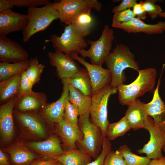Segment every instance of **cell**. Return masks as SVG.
Returning a JSON list of instances; mask_svg holds the SVG:
<instances>
[{
  "instance_id": "cell-1",
  "label": "cell",
  "mask_w": 165,
  "mask_h": 165,
  "mask_svg": "<svg viewBox=\"0 0 165 165\" xmlns=\"http://www.w3.org/2000/svg\"><path fill=\"white\" fill-rule=\"evenodd\" d=\"M105 63L111 74L110 85L116 88L125 81L124 71L126 69L130 68L137 71L139 69L134 55L131 52L128 46L122 44L116 45Z\"/></svg>"
},
{
  "instance_id": "cell-2",
  "label": "cell",
  "mask_w": 165,
  "mask_h": 165,
  "mask_svg": "<svg viewBox=\"0 0 165 165\" xmlns=\"http://www.w3.org/2000/svg\"><path fill=\"white\" fill-rule=\"evenodd\" d=\"M137 71L138 76L134 82L128 85L122 84L117 87L119 100L122 105H131L138 97L154 88L157 75L156 69L149 68Z\"/></svg>"
},
{
  "instance_id": "cell-3",
  "label": "cell",
  "mask_w": 165,
  "mask_h": 165,
  "mask_svg": "<svg viewBox=\"0 0 165 165\" xmlns=\"http://www.w3.org/2000/svg\"><path fill=\"white\" fill-rule=\"evenodd\" d=\"M90 33V30H82L72 24L65 26L60 36L52 34L48 41L52 43L54 49L67 55L69 56L72 52L78 54L87 47L88 43L84 38Z\"/></svg>"
},
{
  "instance_id": "cell-4",
  "label": "cell",
  "mask_w": 165,
  "mask_h": 165,
  "mask_svg": "<svg viewBox=\"0 0 165 165\" xmlns=\"http://www.w3.org/2000/svg\"><path fill=\"white\" fill-rule=\"evenodd\" d=\"M28 23L22 31L23 41L28 42L35 34L45 30L55 20L58 19V14L50 2L43 6L28 8Z\"/></svg>"
},
{
  "instance_id": "cell-5",
  "label": "cell",
  "mask_w": 165,
  "mask_h": 165,
  "mask_svg": "<svg viewBox=\"0 0 165 165\" xmlns=\"http://www.w3.org/2000/svg\"><path fill=\"white\" fill-rule=\"evenodd\" d=\"M78 125L83 137L76 143L77 148L95 160L102 149L104 137L101 130L91 122L89 117H79Z\"/></svg>"
},
{
  "instance_id": "cell-6",
  "label": "cell",
  "mask_w": 165,
  "mask_h": 165,
  "mask_svg": "<svg viewBox=\"0 0 165 165\" xmlns=\"http://www.w3.org/2000/svg\"><path fill=\"white\" fill-rule=\"evenodd\" d=\"M58 14V19L66 25L74 24L82 13L91 12L92 9L100 11L101 4L96 0H61L52 3Z\"/></svg>"
},
{
  "instance_id": "cell-7",
  "label": "cell",
  "mask_w": 165,
  "mask_h": 165,
  "mask_svg": "<svg viewBox=\"0 0 165 165\" xmlns=\"http://www.w3.org/2000/svg\"><path fill=\"white\" fill-rule=\"evenodd\" d=\"M116 88L110 84L104 87L91 96L90 114V120L101 129L103 137H106L109 124L108 118V104L110 96L116 94Z\"/></svg>"
},
{
  "instance_id": "cell-8",
  "label": "cell",
  "mask_w": 165,
  "mask_h": 165,
  "mask_svg": "<svg viewBox=\"0 0 165 165\" xmlns=\"http://www.w3.org/2000/svg\"><path fill=\"white\" fill-rule=\"evenodd\" d=\"M114 38L113 29L106 24L99 38L96 41L87 40V43L90 45V48L87 50H82L79 54L83 58H89L91 64L102 65L111 52Z\"/></svg>"
},
{
  "instance_id": "cell-9",
  "label": "cell",
  "mask_w": 165,
  "mask_h": 165,
  "mask_svg": "<svg viewBox=\"0 0 165 165\" xmlns=\"http://www.w3.org/2000/svg\"><path fill=\"white\" fill-rule=\"evenodd\" d=\"M145 129L149 133L150 139L142 148L138 150V153L145 154L150 159L163 156L162 151L165 146V132L156 127L153 120L149 116L145 122Z\"/></svg>"
},
{
  "instance_id": "cell-10",
  "label": "cell",
  "mask_w": 165,
  "mask_h": 165,
  "mask_svg": "<svg viewBox=\"0 0 165 165\" xmlns=\"http://www.w3.org/2000/svg\"><path fill=\"white\" fill-rule=\"evenodd\" d=\"M69 56L83 65L87 70L91 82L92 95L110 84L112 75L109 69L104 68L102 65H97L87 62L75 52L71 53Z\"/></svg>"
},
{
  "instance_id": "cell-11",
  "label": "cell",
  "mask_w": 165,
  "mask_h": 165,
  "mask_svg": "<svg viewBox=\"0 0 165 165\" xmlns=\"http://www.w3.org/2000/svg\"><path fill=\"white\" fill-rule=\"evenodd\" d=\"M50 64L56 68L57 74L61 80L70 78L79 69L75 60L58 50L48 53Z\"/></svg>"
},
{
  "instance_id": "cell-12",
  "label": "cell",
  "mask_w": 165,
  "mask_h": 165,
  "mask_svg": "<svg viewBox=\"0 0 165 165\" xmlns=\"http://www.w3.org/2000/svg\"><path fill=\"white\" fill-rule=\"evenodd\" d=\"M28 52L17 42L7 37L0 36V61L16 63L28 60Z\"/></svg>"
},
{
  "instance_id": "cell-13",
  "label": "cell",
  "mask_w": 165,
  "mask_h": 165,
  "mask_svg": "<svg viewBox=\"0 0 165 165\" xmlns=\"http://www.w3.org/2000/svg\"><path fill=\"white\" fill-rule=\"evenodd\" d=\"M28 23L27 14L18 13L11 9L0 13V36L23 31Z\"/></svg>"
},
{
  "instance_id": "cell-14",
  "label": "cell",
  "mask_w": 165,
  "mask_h": 165,
  "mask_svg": "<svg viewBox=\"0 0 165 165\" xmlns=\"http://www.w3.org/2000/svg\"><path fill=\"white\" fill-rule=\"evenodd\" d=\"M63 90L60 97L56 101L47 103L41 110L42 116L53 123H57L63 118L65 108L69 97L68 83L61 80Z\"/></svg>"
},
{
  "instance_id": "cell-15",
  "label": "cell",
  "mask_w": 165,
  "mask_h": 165,
  "mask_svg": "<svg viewBox=\"0 0 165 165\" xmlns=\"http://www.w3.org/2000/svg\"><path fill=\"white\" fill-rule=\"evenodd\" d=\"M47 97L45 94L33 91L17 97L14 111L35 113L39 110H42L47 103Z\"/></svg>"
},
{
  "instance_id": "cell-16",
  "label": "cell",
  "mask_w": 165,
  "mask_h": 165,
  "mask_svg": "<svg viewBox=\"0 0 165 165\" xmlns=\"http://www.w3.org/2000/svg\"><path fill=\"white\" fill-rule=\"evenodd\" d=\"M17 98V96L15 97L0 106V134L5 141H10L13 135V110Z\"/></svg>"
},
{
  "instance_id": "cell-17",
  "label": "cell",
  "mask_w": 165,
  "mask_h": 165,
  "mask_svg": "<svg viewBox=\"0 0 165 165\" xmlns=\"http://www.w3.org/2000/svg\"><path fill=\"white\" fill-rule=\"evenodd\" d=\"M161 75L152 99L149 102L145 104V108L148 115L153 118L156 127L165 132V105L160 97L159 91Z\"/></svg>"
},
{
  "instance_id": "cell-18",
  "label": "cell",
  "mask_w": 165,
  "mask_h": 165,
  "mask_svg": "<svg viewBox=\"0 0 165 165\" xmlns=\"http://www.w3.org/2000/svg\"><path fill=\"white\" fill-rule=\"evenodd\" d=\"M112 27L122 29L129 33L143 32L149 35L160 34L165 31V21H159L155 24L146 23L134 17L130 21L120 24H112Z\"/></svg>"
},
{
  "instance_id": "cell-19",
  "label": "cell",
  "mask_w": 165,
  "mask_h": 165,
  "mask_svg": "<svg viewBox=\"0 0 165 165\" xmlns=\"http://www.w3.org/2000/svg\"><path fill=\"white\" fill-rule=\"evenodd\" d=\"M56 123V132L68 150L77 149L76 143L83 137L79 128L73 126L64 118Z\"/></svg>"
},
{
  "instance_id": "cell-20",
  "label": "cell",
  "mask_w": 165,
  "mask_h": 165,
  "mask_svg": "<svg viewBox=\"0 0 165 165\" xmlns=\"http://www.w3.org/2000/svg\"><path fill=\"white\" fill-rule=\"evenodd\" d=\"M13 115L17 120L33 134L40 137H45L46 132L41 118L35 113L21 112L15 111Z\"/></svg>"
},
{
  "instance_id": "cell-21",
  "label": "cell",
  "mask_w": 165,
  "mask_h": 165,
  "mask_svg": "<svg viewBox=\"0 0 165 165\" xmlns=\"http://www.w3.org/2000/svg\"><path fill=\"white\" fill-rule=\"evenodd\" d=\"M27 145L41 154L55 159L64 152L61 147L59 140L53 135L51 136L46 140L39 142H30Z\"/></svg>"
},
{
  "instance_id": "cell-22",
  "label": "cell",
  "mask_w": 165,
  "mask_h": 165,
  "mask_svg": "<svg viewBox=\"0 0 165 165\" xmlns=\"http://www.w3.org/2000/svg\"><path fill=\"white\" fill-rule=\"evenodd\" d=\"M125 116L131 129L138 130L145 129V124L149 116L145 108V103L138 99L128 106Z\"/></svg>"
},
{
  "instance_id": "cell-23",
  "label": "cell",
  "mask_w": 165,
  "mask_h": 165,
  "mask_svg": "<svg viewBox=\"0 0 165 165\" xmlns=\"http://www.w3.org/2000/svg\"><path fill=\"white\" fill-rule=\"evenodd\" d=\"M14 165H30L38 156L20 143L15 144L7 149Z\"/></svg>"
},
{
  "instance_id": "cell-24",
  "label": "cell",
  "mask_w": 165,
  "mask_h": 165,
  "mask_svg": "<svg viewBox=\"0 0 165 165\" xmlns=\"http://www.w3.org/2000/svg\"><path fill=\"white\" fill-rule=\"evenodd\" d=\"M68 101L77 108L79 117H90L91 96L86 95L68 84Z\"/></svg>"
},
{
  "instance_id": "cell-25",
  "label": "cell",
  "mask_w": 165,
  "mask_h": 165,
  "mask_svg": "<svg viewBox=\"0 0 165 165\" xmlns=\"http://www.w3.org/2000/svg\"><path fill=\"white\" fill-rule=\"evenodd\" d=\"M64 79L68 84L78 90L86 95L92 96L90 79L86 68H80L70 78Z\"/></svg>"
},
{
  "instance_id": "cell-26",
  "label": "cell",
  "mask_w": 165,
  "mask_h": 165,
  "mask_svg": "<svg viewBox=\"0 0 165 165\" xmlns=\"http://www.w3.org/2000/svg\"><path fill=\"white\" fill-rule=\"evenodd\" d=\"M92 158L78 149L68 150L56 159L64 165H87Z\"/></svg>"
},
{
  "instance_id": "cell-27",
  "label": "cell",
  "mask_w": 165,
  "mask_h": 165,
  "mask_svg": "<svg viewBox=\"0 0 165 165\" xmlns=\"http://www.w3.org/2000/svg\"><path fill=\"white\" fill-rule=\"evenodd\" d=\"M20 80V74H18L6 80L0 82V102L1 105L17 96Z\"/></svg>"
},
{
  "instance_id": "cell-28",
  "label": "cell",
  "mask_w": 165,
  "mask_h": 165,
  "mask_svg": "<svg viewBox=\"0 0 165 165\" xmlns=\"http://www.w3.org/2000/svg\"><path fill=\"white\" fill-rule=\"evenodd\" d=\"M30 60L16 63L0 62V82L8 80L14 75L21 74L30 66Z\"/></svg>"
},
{
  "instance_id": "cell-29",
  "label": "cell",
  "mask_w": 165,
  "mask_h": 165,
  "mask_svg": "<svg viewBox=\"0 0 165 165\" xmlns=\"http://www.w3.org/2000/svg\"><path fill=\"white\" fill-rule=\"evenodd\" d=\"M131 129V127L124 116L119 121L109 123L106 133V137L109 141L122 136Z\"/></svg>"
},
{
  "instance_id": "cell-30",
  "label": "cell",
  "mask_w": 165,
  "mask_h": 165,
  "mask_svg": "<svg viewBox=\"0 0 165 165\" xmlns=\"http://www.w3.org/2000/svg\"><path fill=\"white\" fill-rule=\"evenodd\" d=\"M118 150L122 155L127 165H148L151 161L147 156H140L133 153L126 145L120 146Z\"/></svg>"
},
{
  "instance_id": "cell-31",
  "label": "cell",
  "mask_w": 165,
  "mask_h": 165,
  "mask_svg": "<svg viewBox=\"0 0 165 165\" xmlns=\"http://www.w3.org/2000/svg\"><path fill=\"white\" fill-rule=\"evenodd\" d=\"M30 60V66L25 71V73L28 78L33 86L40 81L45 65L39 63V60L36 57L31 58Z\"/></svg>"
},
{
  "instance_id": "cell-32",
  "label": "cell",
  "mask_w": 165,
  "mask_h": 165,
  "mask_svg": "<svg viewBox=\"0 0 165 165\" xmlns=\"http://www.w3.org/2000/svg\"><path fill=\"white\" fill-rule=\"evenodd\" d=\"M78 116H79V113L77 108L68 100L66 104L63 118L73 126L79 128Z\"/></svg>"
},
{
  "instance_id": "cell-33",
  "label": "cell",
  "mask_w": 165,
  "mask_h": 165,
  "mask_svg": "<svg viewBox=\"0 0 165 165\" xmlns=\"http://www.w3.org/2000/svg\"><path fill=\"white\" fill-rule=\"evenodd\" d=\"M156 0L140 1L145 11L153 20L157 18L163 11L161 7L156 4Z\"/></svg>"
},
{
  "instance_id": "cell-34",
  "label": "cell",
  "mask_w": 165,
  "mask_h": 165,
  "mask_svg": "<svg viewBox=\"0 0 165 165\" xmlns=\"http://www.w3.org/2000/svg\"><path fill=\"white\" fill-rule=\"evenodd\" d=\"M91 12H85L79 14L76 18L74 24L78 28L84 30H90L93 23Z\"/></svg>"
},
{
  "instance_id": "cell-35",
  "label": "cell",
  "mask_w": 165,
  "mask_h": 165,
  "mask_svg": "<svg viewBox=\"0 0 165 165\" xmlns=\"http://www.w3.org/2000/svg\"><path fill=\"white\" fill-rule=\"evenodd\" d=\"M103 165H127L124 158L118 150L111 151L105 159Z\"/></svg>"
},
{
  "instance_id": "cell-36",
  "label": "cell",
  "mask_w": 165,
  "mask_h": 165,
  "mask_svg": "<svg viewBox=\"0 0 165 165\" xmlns=\"http://www.w3.org/2000/svg\"><path fill=\"white\" fill-rule=\"evenodd\" d=\"M13 7L28 8L46 5L50 2L49 0H10Z\"/></svg>"
},
{
  "instance_id": "cell-37",
  "label": "cell",
  "mask_w": 165,
  "mask_h": 165,
  "mask_svg": "<svg viewBox=\"0 0 165 165\" xmlns=\"http://www.w3.org/2000/svg\"><path fill=\"white\" fill-rule=\"evenodd\" d=\"M112 144L110 141L106 137H104L101 153L97 157L87 165H103L106 156L111 151Z\"/></svg>"
},
{
  "instance_id": "cell-38",
  "label": "cell",
  "mask_w": 165,
  "mask_h": 165,
  "mask_svg": "<svg viewBox=\"0 0 165 165\" xmlns=\"http://www.w3.org/2000/svg\"><path fill=\"white\" fill-rule=\"evenodd\" d=\"M136 16L133 10L130 9L114 14L112 24H120L128 22Z\"/></svg>"
},
{
  "instance_id": "cell-39",
  "label": "cell",
  "mask_w": 165,
  "mask_h": 165,
  "mask_svg": "<svg viewBox=\"0 0 165 165\" xmlns=\"http://www.w3.org/2000/svg\"><path fill=\"white\" fill-rule=\"evenodd\" d=\"M33 85L28 78L25 71L20 74V80L17 97L32 92Z\"/></svg>"
},
{
  "instance_id": "cell-40",
  "label": "cell",
  "mask_w": 165,
  "mask_h": 165,
  "mask_svg": "<svg viewBox=\"0 0 165 165\" xmlns=\"http://www.w3.org/2000/svg\"><path fill=\"white\" fill-rule=\"evenodd\" d=\"M136 0H123L119 5L114 6L112 11L114 14L133 8L137 3Z\"/></svg>"
},
{
  "instance_id": "cell-41",
  "label": "cell",
  "mask_w": 165,
  "mask_h": 165,
  "mask_svg": "<svg viewBox=\"0 0 165 165\" xmlns=\"http://www.w3.org/2000/svg\"><path fill=\"white\" fill-rule=\"evenodd\" d=\"M133 11L137 18L141 20H145L147 18V13L144 10L140 1L134 6Z\"/></svg>"
},
{
  "instance_id": "cell-42",
  "label": "cell",
  "mask_w": 165,
  "mask_h": 165,
  "mask_svg": "<svg viewBox=\"0 0 165 165\" xmlns=\"http://www.w3.org/2000/svg\"><path fill=\"white\" fill-rule=\"evenodd\" d=\"M58 162L55 159L48 157L34 161L30 165H56Z\"/></svg>"
},
{
  "instance_id": "cell-43",
  "label": "cell",
  "mask_w": 165,
  "mask_h": 165,
  "mask_svg": "<svg viewBox=\"0 0 165 165\" xmlns=\"http://www.w3.org/2000/svg\"><path fill=\"white\" fill-rule=\"evenodd\" d=\"M13 7L10 0H0V13Z\"/></svg>"
},
{
  "instance_id": "cell-44",
  "label": "cell",
  "mask_w": 165,
  "mask_h": 165,
  "mask_svg": "<svg viewBox=\"0 0 165 165\" xmlns=\"http://www.w3.org/2000/svg\"><path fill=\"white\" fill-rule=\"evenodd\" d=\"M148 165H165V156L152 159Z\"/></svg>"
},
{
  "instance_id": "cell-45",
  "label": "cell",
  "mask_w": 165,
  "mask_h": 165,
  "mask_svg": "<svg viewBox=\"0 0 165 165\" xmlns=\"http://www.w3.org/2000/svg\"><path fill=\"white\" fill-rule=\"evenodd\" d=\"M0 165H10L6 156L1 150L0 151Z\"/></svg>"
},
{
  "instance_id": "cell-46",
  "label": "cell",
  "mask_w": 165,
  "mask_h": 165,
  "mask_svg": "<svg viewBox=\"0 0 165 165\" xmlns=\"http://www.w3.org/2000/svg\"><path fill=\"white\" fill-rule=\"evenodd\" d=\"M159 16L160 18H165V11L163 12L160 14Z\"/></svg>"
},
{
  "instance_id": "cell-47",
  "label": "cell",
  "mask_w": 165,
  "mask_h": 165,
  "mask_svg": "<svg viewBox=\"0 0 165 165\" xmlns=\"http://www.w3.org/2000/svg\"><path fill=\"white\" fill-rule=\"evenodd\" d=\"M56 165H64L63 164H62L61 163L58 162V163H57V164H56Z\"/></svg>"
},
{
  "instance_id": "cell-48",
  "label": "cell",
  "mask_w": 165,
  "mask_h": 165,
  "mask_svg": "<svg viewBox=\"0 0 165 165\" xmlns=\"http://www.w3.org/2000/svg\"><path fill=\"white\" fill-rule=\"evenodd\" d=\"M163 150L165 152V146L163 147Z\"/></svg>"
}]
</instances>
